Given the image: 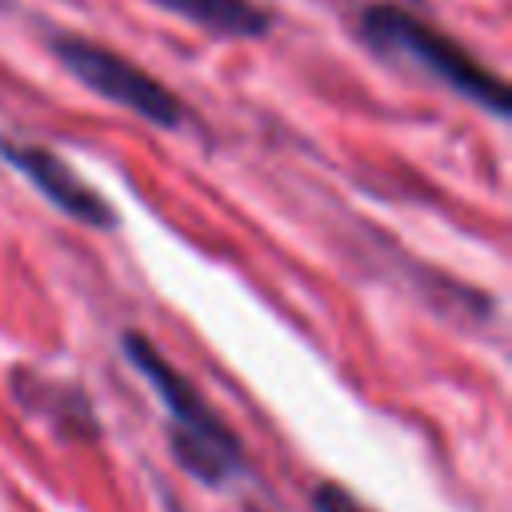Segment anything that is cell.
<instances>
[{"label":"cell","instance_id":"obj_1","mask_svg":"<svg viewBox=\"0 0 512 512\" xmlns=\"http://www.w3.org/2000/svg\"><path fill=\"white\" fill-rule=\"evenodd\" d=\"M120 352L128 368H136V376L156 392L164 408V424H168V452L192 480L208 488H224L248 472L240 436L144 332L136 328L120 332Z\"/></svg>","mask_w":512,"mask_h":512},{"label":"cell","instance_id":"obj_2","mask_svg":"<svg viewBox=\"0 0 512 512\" xmlns=\"http://www.w3.org/2000/svg\"><path fill=\"white\" fill-rule=\"evenodd\" d=\"M356 36L372 56L452 88L456 96L480 104L488 116H508L512 108L508 84L488 64H480L460 40H452L448 32H440L404 4L392 0L364 4L356 16Z\"/></svg>","mask_w":512,"mask_h":512},{"label":"cell","instance_id":"obj_3","mask_svg":"<svg viewBox=\"0 0 512 512\" xmlns=\"http://www.w3.org/2000/svg\"><path fill=\"white\" fill-rule=\"evenodd\" d=\"M48 48H52L56 64L64 72H72L88 92L140 116L144 124H156V128H184L188 124V104L160 76H152L136 60L120 56L116 48L88 40V36H76V32H52Z\"/></svg>","mask_w":512,"mask_h":512},{"label":"cell","instance_id":"obj_4","mask_svg":"<svg viewBox=\"0 0 512 512\" xmlns=\"http://www.w3.org/2000/svg\"><path fill=\"white\" fill-rule=\"evenodd\" d=\"M0 160L8 168H16L60 216L84 224V228H96V232H116L120 228V212L116 204L92 188L60 152H52L48 144L40 140H24V136H8L0 132Z\"/></svg>","mask_w":512,"mask_h":512},{"label":"cell","instance_id":"obj_5","mask_svg":"<svg viewBox=\"0 0 512 512\" xmlns=\"http://www.w3.org/2000/svg\"><path fill=\"white\" fill-rule=\"evenodd\" d=\"M148 4L224 40H256L268 36L276 24V16L256 0H148Z\"/></svg>","mask_w":512,"mask_h":512},{"label":"cell","instance_id":"obj_6","mask_svg":"<svg viewBox=\"0 0 512 512\" xmlns=\"http://www.w3.org/2000/svg\"><path fill=\"white\" fill-rule=\"evenodd\" d=\"M312 512H372L352 488L336 484V480H320L312 488Z\"/></svg>","mask_w":512,"mask_h":512}]
</instances>
